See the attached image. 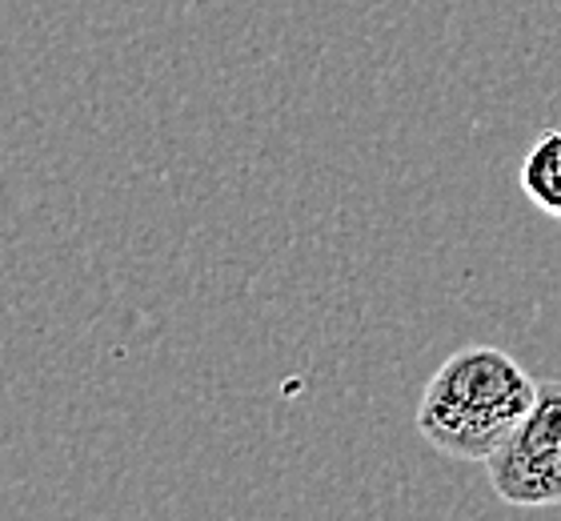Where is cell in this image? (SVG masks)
Returning <instances> with one entry per match:
<instances>
[{"label": "cell", "instance_id": "obj_3", "mask_svg": "<svg viewBox=\"0 0 561 521\" xmlns=\"http://www.w3.org/2000/svg\"><path fill=\"white\" fill-rule=\"evenodd\" d=\"M522 193L546 213L561 220V128H550L534 140V149L522 161Z\"/></svg>", "mask_w": 561, "mask_h": 521}, {"label": "cell", "instance_id": "obj_1", "mask_svg": "<svg viewBox=\"0 0 561 521\" xmlns=\"http://www.w3.org/2000/svg\"><path fill=\"white\" fill-rule=\"evenodd\" d=\"M538 382L505 349L466 346L437 365L417 401L413 426L454 462H490L522 426Z\"/></svg>", "mask_w": 561, "mask_h": 521}, {"label": "cell", "instance_id": "obj_2", "mask_svg": "<svg viewBox=\"0 0 561 521\" xmlns=\"http://www.w3.org/2000/svg\"><path fill=\"white\" fill-rule=\"evenodd\" d=\"M490 486L505 506H561V382H538V397L522 426L490 462Z\"/></svg>", "mask_w": 561, "mask_h": 521}]
</instances>
